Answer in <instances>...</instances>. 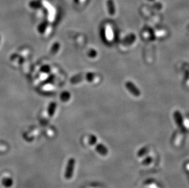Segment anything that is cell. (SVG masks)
Here are the masks:
<instances>
[{
  "instance_id": "1",
  "label": "cell",
  "mask_w": 189,
  "mask_h": 188,
  "mask_svg": "<svg viewBox=\"0 0 189 188\" xmlns=\"http://www.w3.org/2000/svg\"><path fill=\"white\" fill-rule=\"evenodd\" d=\"M96 76V74L94 73H87L85 74H78L72 78L71 82L73 83H78L83 80H86L89 82H91L95 79Z\"/></svg>"
},
{
  "instance_id": "2",
  "label": "cell",
  "mask_w": 189,
  "mask_h": 188,
  "mask_svg": "<svg viewBox=\"0 0 189 188\" xmlns=\"http://www.w3.org/2000/svg\"><path fill=\"white\" fill-rule=\"evenodd\" d=\"M75 165V159L73 157L70 158L67 161L65 170L64 177L65 179H70L72 178L74 173Z\"/></svg>"
},
{
  "instance_id": "3",
  "label": "cell",
  "mask_w": 189,
  "mask_h": 188,
  "mask_svg": "<svg viewBox=\"0 0 189 188\" xmlns=\"http://www.w3.org/2000/svg\"><path fill=\"white\" fill-rule=\"evenodd\" d=\"M126 89L135 96H139L141 95V91L138 87L132 81H127L125 84Z\"/></svg>"
},
{
  "instance_id": "4",
  "label": "cell",
  "mask_w": 189,
  "mask_h": 188,
  "mask_svg": "<svg viewBox=\"0 0 189 188\" xmlns=\"http://www.w3.org/2000/svg\"><path fill=\"white\" fill-rule=\"evenodd\" d=\"M135 40H136L135 35L134 34H130L124 38V39L122 42V43L124 46H129L131 44H132L135 41Z\"/></svg>"
},
{
  "instance_id": "5",
  "label": "cell",
  "mask_w": 189,
  "mask_h": 188,
  "mask_svg": "<svg viewBox=\"0 0 189 188\" xmlns=\"http://www.w3.org/2000/svg\"><path fill=\"white\" fill-rule=\"evenodd\" d=\"M173 117H174V119L176 124L177 125V126L179 127H182L183 125V118L180 114V112L177 110L174 111L173 114Z\"/></svg>"
},
{
  "instance_id": "6",
  "label": "cell",
  "mask_w": 189,
  "mask_h": 188,
  "mask_svg": "<svg viewBox=\"0 0 189 188\" xmlns=\"http://www.w3.org/2000/svg\"><path fill=\"white\" fill-rule=\"evenodd\" d=\"M2 184L6 188L11 187L13 184V179L10 177H5L2 179L1 181Z\"/></svg>"
},
{
  "instance_id": "7",
  "label": "cell",
  "mask_w": 189,
  "mask_h": 188,
  "mask_svg": "<svg viewBox=\"0 0 189 188\" xmlns=\"http://www.w3.org/2000/svg\"><path fill=\"white\" fill-rule=\"evenodd\" d=\"M106 4H107L108 13L111 15H113L115 13V7H114V4L113 1V0H108Z\"/></svg>"
},
{
  "instance_id": "8",
  "label": "cell",
  "mask_w": 189,
  "mask_h": 188,
  "mask_svg": "<svg viewBox=\"0 0 189 188\" xmlns=\"http://www.w3.org/2000/svg\"><path fill=\"white\" fill-rule=\"evenodd\" d=\"M56 109V104L55 102H51L50 103L48 107V114L50 117H52L54 115L55 111Z\"/></svg>"
},
{
  "instance_id": "9",
  "label": "cell",
  "mask_w": 189,
  "mask_h": 188,
  "mask_svg": "<svg viewBox=\"0 0 189 188\" xmlns=\"http://www.w3.org/2000/svg\"><path fill=\"white\" fill-rule=\"evenodd\" d=\"M71 97V94L68 91H64L61 93L60 95V99L63 102H67L68 101Z\"/></svg>"
},
{
  "instance_id": "10",
  "label": "cell",
  "mask_w": 189,
  "mask_h": 188,
  "mask_svg": "<svg viewBox=\"0 0 189 188\" xmlns=\"http://www.w3.org/2000/svg\"><path fill=\"white\" fill-rule=\"evenodd\" d=\"M96 150H97V151H98L99 153H100L101 154H105L106 153H107V152L103 151V150H106V148H105V146H104L103 145H102V144L98 145L96 146Z\"/></svg>"
},
{
  "instance_id": "11",
  "label": "cell",
  "mask_w": 189,
  "mask_h": 188,
  "mask_svg": "<svg viewBox=\"0 0 189 188\" xmlns=\"http://www.w3.org/2000/svg\"><path fill=\"white\" fill-rule=\"evenodd\" d=\"M97 55V52L94 49H91L88 52H87V56L89 57H91V58H94L95 57H96Z\"/></svg>"
},
{
  "instance_id": "12",
  "label": "cell",
  "mask_w": 189,
  "mask_h": 188,
  "mask_svg": "<svg viewBox=\"0 0 189 188\" xmlns=\"http://www.w3.org/2000/svg\"><path fill=\"white\" fill-rule=\"evenodd\" d=\"M97 140L96 137L94 135H91L89 139V143L90 145H94Z\"/></svg>"
},
{
  "instance_id": "13",
  "label": "cell",
  "mask_w": 189,
  "mask_h": 188,
  "mask_svg": "<svg viewBox=\"0 0 189 188\" xmlns=\"http://www.w3.org/2000/svg\"><path fill=\"white\" fill-rule=\"evenodd\" d=\"M59 44L58 43H54L53 46H52V48H51V50L54 52H56L58 50H59Z\"/></svg>"
},
{
  "instance_id": "14",
  "label": "cell",
  "mask_w": 189,
  "mask_h": 188,
  "mask_svg": "<svg viewBox=\"0 0 189 188\" xmlns=\"http://www.w3.org/2000/svg\"><path fill=\"white\" fill-rule=\"evenodd\" d=\"M41 70L43 72H49L50 71V67L48 65H43L41 68Z\"/></svg>"
},
{
  "instance_id": "15",
  "label": "cell",
  "mask_w": 189,
  "mask_h": 188,
  "mask_svg": "<svg viewBox=\"0 0 189 188\" xmlns=\"http://www.w3.org/2000/svg\"><path fill=\"white\" fill-rule=\"evenodd\" d=\"M0 42H1V37H0Z\"/></svg>"
},
{
  "instance_id": "16",
  "label": "cell",
  "mask_w": 189,
  "mask_h": 188,
  "mask_svg": "<svg viewBox=\"0 0 189 188\" xmlns=\"http://www.w3.org/2000/svg\"><path fill=\"white\" fill-rule=\"evenodd\" d=\"M150 1H152V0H150Z\"/></svg>"
}]
</instances>
